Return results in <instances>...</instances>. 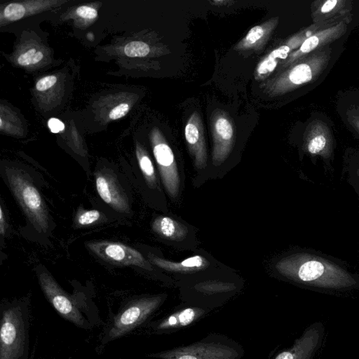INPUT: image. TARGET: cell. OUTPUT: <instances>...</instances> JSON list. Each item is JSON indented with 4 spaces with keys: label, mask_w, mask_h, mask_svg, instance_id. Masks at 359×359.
Wrapping results in <instances>:
<instances>
[{
    "label": "cell",
    "mask_w": 359,
    "mask_h": 359,
    "mask_svg": "<svg viewBox=\"0 0 359 359\" xmlns=\"http://www.w3.org/2000/svg\"><path fill=\"white\" fill-rule=\"evenodd\" d=\"M351 20V16L335 25L323 29L310 36L303 42L298 49L292 51L287 58L282 62L280 69L287 68L309 54L328 46L330 43L340 38L346 32L347 25Z\"/></svg>",
    "instance_id": "7c38bea8"
},
{
    "label": "cell",
    "mask_w": 359,
    "mask_h": 359,
    "mask_svg": "<svg viewBox=\"0 0 359 359\" xmlns=\"http://www.w3.org/2000/svg\"><path fill=\"white\" fill-rule=\"evenodd\" d=\"M184 137L195 166L198 169L207 165V149L203 126L200 115L194 111L189 116L184 128Z\"/></svg>",
    "instance_id": "4fadbf2b"
},
{
    "label": "cell",
    "mask_w": 359,
    "mask_h": 359,
    "mask_svg": "<svg viewBox=\"0 0 359 359\" xmlns=\"http://www.w3.org/2000/svg\"><path fill=\"white\" fill-rule=\"evenodd\" d=\"M165 299V294H158L140 297L127 303L114 316L102 341L108 343L128 334L148 319Z\"/></svg>",
    "instance_id": "8992f818"
},
{
    "label": "cell",
    "mask_w": 359,
    "mask_h": 359,
    "mask_svg": "<svg viewBox=\"0 0 359 359\" xmlns=\"http://www.w3.org/2000/svg\"><path fill=\"white\" fill-rule=\"evenodd\" d=\"M292 52L285 44L272 50L257 65L255 71V79L263 80L268 77L277 67L279 60H286Z\"/></svg>",
    "instance_id": "44dd1931"
},
{
    "label": "cell",
    "mask_w": 359,
    "mask_h": 359,
    "mask_svg": "<svg viewBox=\"0 0 359 359\" xmlns=\"http://www.w3.org/2000/svg\"><path fill=\"white\" fill-rule=\"evenodd\" d=\"M356 124H357L358 127L359 128V121H358V123H356Z\"/></svg>",
    "instance_id": "d6a6232c"
},
{
    "label": "cell",
    "mask_w": 359,
    "mask_h": 359,
    "mask_svg": "<svg viewBox=\"0 0 359 359\" xmlns=\"http://www.w3.org/2000/svg\"><path fill=\"white\" fill-rule=\"evenodd\" d=\"M332 49L327 46L285 69L263 85L269 96L281 95L316 79L327 66Z\"/></svg>",
    "instance_id": "3957f363"
},
{
    "label": "cell",
    "mask_w": 359,
    "mask_h": 359,
    "mask_svg": "<svg viewBox=\"0 0 359 359\" xmlns=\"http://www.w3.org/2000/svg\"><path fill=\"white\" fill-rule=\"evenodd\" d=\"M244 354L242 346L226 336L210 334L187 346L151 353L160 359H240Z\"/></svg>",
    "instance_id": "277c9868"
},
{
    "label": "cell",
    "mask_w": 359,
    "mask_h": 359,
    "mask_svg": "<svg viewBox=\"0 0 359 359\" xmlns=\"http://www.w3.org/2000/svg\"><path fill=\"white\" fill-rule=\"evenodd\" d=\"M38 278L46 299L63 318L79 327L86 329L90 327L81 305L60 287L50 273L41 271L38 273Z\"/></svg>",
    "instance_id": "52a82bcc"
},
{
    "label": "cell",
    "mask_w": 359,
    "mask_h": 359,
    "mask_svg": "<svg viewBox=\"0 0 359 359\" xmlns=\"http://www.w3.org/2000/svg\"><path fill=\"white\" fill-rule=\"evenodd\" d=\"M102 213L97 210H82L76 216V223L79 226L93 224L100 219Z\"/></svg>",
    "instance_id": "cb8c5ba5"
},
{
    "label": "cell",
    "mask_w": 359,
    "mask_h": 359,
    "mask_svg": "<svg viewBox=\"0 0 359 359\" xmlns=\"http://www.w3.org/2000/svg\"><path fill=\"white\" fill-rule=\"evenodd\" d=\"M76 13L80 17L87 19H94L97 15V11L90 6H81L76 9Z\"/></svg>",
    "instance_id": "f1b7e54d"
},
{
    "label": "cell",
    "mask_w": 359,
    "mask_h": 359,
    "mask_svg": "<svg viewBox=\"0 0 359 359\" xmlns=\"http://www.w3.org/2000/svg\"><path fill=\"white\" fill-rule=\"evenodd\" d=\"M352 8L351 2L345 0H326L316 1L312 6L314 22L337 20L347 17Z\"/></svg>",
    "instance_id": "2e32d148"
},
{
    "label": "cell",
    "mask_w": 359,
    "mask_h": 359,
    "mask_svg": "<svg viewBox=\"0 0 359 359\" xmlns=\"http://www.w3.org/2000/svg\"><path fill=\"white\" fill-rule=\"evenodd\" d=\"M97 191L102 201L121 212H128V199L116 178L108 173L98 172L95 176Z\"/></svg>",
    "instance_id": "5bb4252c"
},
{
    "label": "cell",
    "mask_w": 359,
    "mask_h": 359,
    "mask_svg": "<svg viewBox=\"0 0 359 359\" xmlns=\"http://www.w3.org/2000/svg\"><path fill=\"white\" fill-rule=\"evenodd\" d=\"M151 135L153 153L163 184L169 196L175 198L179 193L180 180L174 154L157 129Z\"/></svg>",
    "instance_id": "ba28073f"
},
{
    "label": "cell",
    "mask_w": 359,
    "mask_h": 359,
    "mask_svg": "<svg viewBox=\"0 0 359 359\" xmlns=\"http://www.w3.org/2000/svg\"><path fill=\"white\" fill-rule=\"evenodd\" d=\"M151 228L158 235L170 241H181L187 235V229L184 225L168 216L156 217Z\"/></svg>",
    "instance_id": "ffe728a7"
},
{
    "label": "cell",
    "mask_w": 359,
    "mask_h": 359,
    "mask_svg": "<svg viewBox=\"0 0 359 359\" xmlns=\"http://www.w3.org/2000/svg\"><path fill=\"white\" fill-rule=\"evenodd\" d=\"M29 321L27 304L18 302L1 307L0 359H28Z\"/></svg>",
    "instance_id": "7a4b0ae2"
},
{
    "label": "cell",
    "mask_w": 359,
    "mask_h": 359,
    "mask_svg": "<svg viewBox=\"0 0 359 359\" xmlns=\"http://www.w3.org/2000/svg\"><path fill=\"white\" fill-rule=\"evenodd\" d=\"M43 57V55L42 52L39 50L37 51L34 48H31L18 57V63L22 66L36 64L41 61Z\"/></svg>",
    "instance_id": "d4e9b609"
},
{
    "label": "cell",
    "mask_w": 359,
    "mask_h": 359,
    "mask_svg": "<svg viewBox=\"0 0 359 359\" xmlns=\"http://www.w3.org/2000/svg\"><path fill=\"white\" fill-rule=\"evenodd\" d=\"M304 146L310 154L327 158L332 149L330 135L322 124L316 123L307 134Z\"/></svg>",
    "instance_id": "d6986e66"
},
{
    "label": "cell",
    "mask_w": 359,
    "mask_h": 359,
    "mask_svg": "<svg viewBox=\"0 0 359 359\" xmlns=\"http://www.w3.org/2000/svg\"><path fill=\"white\" fill-rule=\"evenodd\" d=\"M212 4L213 5H217V6H221L222 5H226L228 4H232L233 2L231 1H224V0H222V1H210Z\"/></svg>",
    "instance_id": "1f68e13d"
},
{
    "label": "cell",
    "mask_w": 359,
    "mask_h": 359,
    "mask_svg": "<svg viewBox=\"0 0 359 359\" xmlns=\"http://www.w3.org/2000/svg\"><path fill=\"white\" fill-rule=\"evenodd\" d=\"M95 255L106 262L124 266H136L147 270L152 267L137 250L121 243L94 241L87 244Z\"/></svg>",
    "instance_id": "9c48e42d"
},
{
    "label": "cell",
    "mask_w": 359,
    "mask_h": 359,
    "mask_svg": "<svg viewBox=\"0 0 359 359\" xmlns=\"http://www.w3.org/2000/svg\"><path fill=\"white\" fill-rule=\"evenodd\" d=\"M6 231V219L4 217L3 207L0 208V234L3 236Z\"/></svg>",
    "instance_id": "4dcf8cb0"
},
{
    "label": "cell",
    "mask_w": 359,
    "mask_h": 359,
    "mask_svg": "<svg viewBox=\"0 0 359 359\" xmlns=\"http://www.w3.org/2000/svg\"><path fill=\"white\" fill-rule=\"evenodd\" d=\"M57 82V77L53 75L45 76L39 80L36 88L39 91H44L54 86Z\"/></svg>",
    "instance_id": "4316f807"
},
{
    "label": "cell",
    "mask_w": 359,
    "mask_h": 359,
    "mask_svg": "<svg viewBox=\"0 0 359 359\" xmlns=\"http://www.w3.org/2000/svg\"><path fill=\"white\" fill-rule=\"evenodd\" d=\"M206 313L205 309L198 307L184 308L152 323L151 327L156 333L175 332L191 325Z\"/></svg>",
    "instance_id": "9a60e30c"
},
{
    "label": "cell",
    "mask_w": 359,
    "mask_h": 359,
    "mask_svg": "<svg viewBox=\"0 0 359 359\" xmlns=\"http://www.w3.org/2000/svg\"><path fill=\"white\" fill-rule=\"evenodd\" d=\"M213 140L212 163L219 165L229 157L234 144L233 123L228 114L222 110H215L211 117Z\"/></svg>",
    "instance_id": "30bf717a"
},
{
    "label": "cell",
    "mask_w": 359,
    "mask_h": 359,
    "mask_svg": "<svg viewBox=\"0 0 359 359\" xmlns=\"http://www.w3.org/2000/svg\"><path fill=\"white\" fill-rule=\"evenodd\" d=\"M149 257L154 265L167 271L174 273H195L206 269L210 264L209 262L201 255H194L181 262H172L154 255H149Z\"/></svg>",
    "instance_id": "ac0fdd59"
},
{
    "label": "cell",
    "mask_w": 359,
    "mask_h": 359,
    "mask_svg": "<svg viewBox=\"0 0 359 359\" xmlns=\"http://www.w3.org/2000/svg\"><path fill=\"white\" fill-rule=\"evenodd\" d=\"M150 48L148 44L140 41H131L124 48L125 54L130 57H141L147 55Z\"/></svg>",
    "instance_id": "603a6c76"
},
{
    "label": "cell",
    "mask_w": 359,
    "mask_h": 359,
    "mask_svg": "<svg viewBox=\"0 0 359 359\" xmlns=\"http://www.w3.org/2000/svg\"><path fill=\"white\" fill-rule=\"evenodd\" d=\"M137 157L140 168L147 183L151 187H156V175L150 158L142 149H140V148L137 149Z\"/></svg>",
    "instance_id": "7402d4cb"
},
{
    "label": "cell",
    "mask_w": 359,
    "mask_h": 359,
    "mask_svg": "<svg viewBox=\"0 0 359 359\" xmlns=\"http://www.w3.org/2000/svg\"><path fill=\"white\" fill-rule=\"evenodd\" d=\"M25 13V7L19 4L12 3L8 4L4 11L5 18L14 21L22 18Z\"/></svg>",
    "instance_id": "484cf974"
},
{
    "label": "cell",
    "mask_w": 359,
    "mask_h": 359,
    "mask_svg": "<svg viewBox=\"0 0 359 359\" xmlns=\"http://www.w3.org/2000/svg\"><path fill=\"white\" fill-rule=\"evenodd\" d=\"M48 126L50 130L53 133H58L65 129V124L56 118L49 119Z\"/></svg>",
    "instance_id": "f546056e"
},
{
    "label": "cell",
    "mask_w": 359,
    "mask_h": 359,
    "mask_svg": "<svg viewBox=\"0 0 359 359\" xmlns=\"http://www.w3.org/2000/svg\"><path fill=\"white\" fill-rule=\"evenodd\" d=\"M276 269L282 276L308 286L341 290L357 285V280L347 271L320 257L296 253L278 262Z\"/></svg>",
    "instance_id": "6da1fadb"
},
{
    "label": "cell",
    "mask_w": 359,
    "mask_h": 359,
    "mask_svg": "<svg viewBox=\"0 0 359 359\" xmlns=\"http://www.w3.org/2000/svg\"><path fill=\"white\" fill-rule=\"evenodd\" d=\"M325 326L317 321L309 325L288 348L278 353L273 359H313L322 346Z\"/></svg>",
    "instance_id": "8fae6325"
},
{
    "label": "cell",
    "mask_w": 359,
    "mask_h": 359,
    "mask_svg": "<svg viewBox=\"0 0 359 359\" xmlns=\"http://www.w3.org/2000/svg\"><path fill=\"white\" fill-rule=\"evenodd\" d=\"M9 187L34 227L46 233L48 229V214L39 191L26 174L17 170L6 172Z\"/></svg>",
    "instance_id": "5b68a950"
},
{
    "label": "cell",
    "mask_w": 359,
    "mask_h": 359,
    "mask_svg": "<svg viewBox=\"0 0 359 359\" xmlns=\"http://www.w3.org/2000/svg\"><path fill=\"white\" fill-rule=\"evenodd\" d=\"M278 17L270 18L261 25L252 27L247 34L237 43L235 50H245L261 48L269 39L278 24Z\"/></svg>",
    "instance_id": "e0dca14e"
},
{
    "label": "cell",
    "mask_w": 359,
    "mask_h": 359,
    "mask_svg": "<svg viewBox=\"0 0 359 359\" xmlns=\"http://www.w3.org/2000/svg\"><path fill=\"white\" fill-rule=\"evenodd\" d=\"M129 111V105L126 103H121L115 107L109 113V118L116 120L124 116Z\"/></svg>",
    "instance_id": "83f0119b"
}]
</instances>
